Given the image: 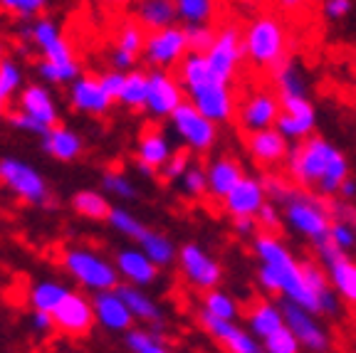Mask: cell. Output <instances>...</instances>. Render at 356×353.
<instances>
[{
    "label": "cell",
    "instance_id": "cell-1",
    "mask_svg": "<svg viewBox=\"0 0 356 353\" xmlns=\"http://www.w3.org/2000/svg\"><path fill=\"white\" fill-rule=\"evenodd\" d=\"M252 252L260 260L255 277L262 292L280 294L284 302H295L309 309L312 314H317V299L307 287L302 262L295 260L292 249L275 232H260L252 240Z\"/></svg>",
    "mask_w": 356,
    "mask_h": 353
},
{
    "label": "cell",
    "instance_id": "cell-2",
    "mask_svg": "<svg viewBox=\"0 0 356 353\" xmlns=\"http://www.w3.org/2000/svg\"><path fill=\"white\" fill-rule=\"evenodd\" d=\"M287 168L292 181L319 195H339L341 183L351 178L346 156L322 136H309L289 151Z\"/></svg>",
    "mask_w": 356,
    "mask_h": 353
},
{
    "label": "cell",
    "instance_id": "cell-3",
    "mask_svg": "<svg viewBox=\"0 0 356 353\" xmlns=\"http://www.w3.org/2000/svg\"><path fill=\"white\" fill-rule=\"evenodd\" d=\"M178 82L186 92V101H191L211 122L225 124L233 119L235 101L230 84L213 74L206 55L188 52L178 65Z\"/></svg>",
    "mask_w": 356,
    "mask_h": 353
},
{
    "label": "cell",
    "instance_id": "cell-4",
    "mask_svg": "<svg viewBox=\"0 0 356 353\" xmlns=\"http://www.w3.org/2000/svg\"><path fill=\"white\" fill-rule=\"evenodd\" d=\"M245 60L262 69H277L287 60V30L275 15H260L243 33Z\"/></svg>",
    "mask_w": 356,
    "mask_h": 353
},
{
    "label": "cell",
    "instance_id": "cell-5",
    "mask_svg": "<svg viewBox=\"0 0 356 353\" xmlns=\"http://www.w3.org/2000/svg\"><path fill=\"white\" fill-rule=\"evenodd\" d=\"M20 35L22 40H30L35 44V50H40L44 62H50V65H55L60 69L67 84H72L77 77H82L79 60L74 57L72 47H70V42L65 40L60 25L55 20L40 15L30 22L28 28H22Z\"/></svg>",
    "mask_w": 356,
    "mask_h": 353
},
{
    "label": "cell",
    "instance_id": "cell-6",
    "mask_svg": "<svg viewBox=\"0 0 356 353\" xmlns=\"http://www.w3.org/2000/svg\"><path fill=\"white\" fill-rule=\"evenodd\" d=\"M284 220L297 235L309 240L314 247L329 238L332 227V213L327 203L307 190H292L284 200Z\"/></svg>",
    "mask_w": 356,
    "mask_h": 353
},
{
    "label": "cell",
    "instance_id": "cell-7",
    "mask_svg": "<svg viewBox=\"0 0 356 353\" xmlns=\"http://www.w3.org/2000/svg\"><path fill=\"white\" fill-rule=\"evenodd\" d=\"M62 267L74 281H79L89 292H114L119 289V270L114 262L104 260L99 252L87 247H70L62 254Z\"/></svg>",
    "mask_w": 356,
    "mask_h": 353
},
{
    "label": "cell",
    "instance_id": "cell-8",
    "mask_svg": "<svg viewBox=\"0 0 356 353\" xmlns=\"http://www.w3.org/2000/svg\"><path fill=\"white\" fill-rule=\"evenodd\" d=\"M178 141L193 154H208L218 141V124L203 116L191 101H184L168 119Z\"/></svg>",
    "mask_w": 356,
    "mask_h": 353
},
{
    "label": "cell",
    "instance_id": "cell-9",
    "mask_svg": "<svg viewBox=\"0 0 356 353\" xmlns=\"http://www.w3.org/2000/svg\"><path fill=\"white\" fill-rule=\"evenodd\" d=\"M0 183L10 190L15 198H20L28 205H44L47 203V181L35 166H30L28 161L13 158V156H3L0 158Z\"/></svg>",
    "mask_w": 356,
    "mask_h": 353
},
{
    "label": "cell",
    "instance_id": "cell-10",
    "mask_svg": "<svg viewBox=\"0 0 356 353\" xmlns=\"http://www.w3.org/2000/svg\"><path fill=\"white\" fill-rule=\"evenodd\" d=\"M178 267H181L186 281H188L193 289L211 292V289L220 287L222 267L203 245H198V243L181 245V247H178Z\"/></svg>",
    "mask_w": 356,
    "mask_h": 353
},
{
    "label": "cell",
    "instance_id": "cell-11",
    "mask_svg": "<svg viewBox=\"0 0 356 353\" xmlns=\"http://www.w3.org/2000/svg\"><path fill=\"white\" fill-rule=\"evenodd\" d=\"M282 309H284V326L295 334L305 351L329 353L332 336H329L327 326L319 321L317 314H312L309 309H305V306H300L295 302H284V299H282Z\"/></svg>",
    "mask_w": 356,
    "mask_h": 353
},
{
    "label": "cell",
    "instance_id": "cell-12",
    "mask_svg": "<svg viewBox=\"0 0 356 353\" xmlns=\"http://www.w3.org/2000/svg\"><path fill=\"white\" fill-rule=\"evenodd\" d=\"M208 65H211L213 74L222 82L233 84L235 74L240 69V62L245 60V44L243 33L235 25H222L216 33V42L208 50Z\"/></svg>",
    "mask_w": 356,
    "mask_h": 353
},
{
    "label": "cell",
    "instance_id": "cell-13",
    "mask_svg": "<svg viewBox=\"0 0 356 353\" xmlns=\"http://www.w3.org/2000/svg\"><path fill=\"white\" fill-rule=\"evenodd\" d=\"M319 265L327 270L329 284L334 287V292L339 294L341 302L356 306V260H351L349 254L339 252L329 243V238L324 243H319L317 247Z\"/></svg>",
    "mask_w": 356,
    "mask_h": 353
},
{
    "label": "cell",
    "instance_id": "cell-14",
    "mask_svg": "<svg viewBox=\"0 0 356 353\" xmlns=\"http://www.w3.org/2000/svg\"><path fill=\"white\" fill-rule=\"evenodd\" d=\"M188 55V40H186V30L181 25H171V28L156 30L149 33L144 47V60L149 62L154 69H171L178 67L181 60Z\"/></svg>",
    "mask_w": 356,
    "mask_h": 353
},
{
    "label": "cell",
    "instance_id": "cell-15",
    "mask_svg": "<svg viewBox=\"0 0 356 353\" xmlns=\"http://www.w3.org/2000/svg\"><path fill=\"white\" fill-rule=\"evenodd\" d=\"M200 326L208 331V336L216 338L228 353H265L260 338L252 336L245 326H240L238 321H225L216 319V316L200 311L198 314Z\"/></svg>",
    "mask_w": 356,
    "mask_h": 353
},
{
    "label": "cell",
    "instance_id": "cell-16",
    "mask_svg": "<svg viewBox=\"0 0 356 353\" xmlns=\"http://www.w3.org/2000/svg\"><path fill=\"white\" fill-rule=\"evenodd\" d=\"M186 101V92L178 77L168 74L166 69L149 72V101L146 111L151 119H171V114Z\"/></svg>",
    "mask_w": 356,
    "mask_h": 353
},
{
    "label": "cell",
    "instance_id": "cell-17",
    "mask_svg": "<svg viewBox=\"0 0 356 353\" xmlns=\"http://www.w3.org/2000/svg\"><path fill=\"white\" fill-rule=\"evenodd\" d=\"M52 319H55L57 331L67 334V336H84L95 326L97 316L92 299H87L84 294L70 292L65 297V302L52 311Z\"/></svg>",
    "mask_w": 356,
    "mask_h": 353
},
{
    "label": "cell",
    "instance_id": "cell-18",
    "mask_svg": "<svg viewBox=\"0 0 356 353\" xmlns=\"http://www.w3.org/2000/svg\"><path fill=\"white\" fill-rule=\"evenodd\" d=\"M173 151L171 138L161 131V129H149L139 136V144H136V161L134 166L144 178H154L156 173H161V168L166 166Z\"/></svg>",
    "mask_w": 356,
    "mask_h": 353
},
{
    "label": "cell",
    "instance_id": "cell-19",
    "mask_svg": "<svg viewBox=\"0 0 356 353\" xmlns=\"http://www.w3.org/2000/svg\"><path fill=\"white\" fill-rule=\"evenodd\" d=\"M282 114V104H280V97L275 92H267V89H257L252 92L248 99L240 106V124H243L245 131H265V129H273L277 124V116Z\"/></svg>",
    "mask_w": 356,
    "mask_h": 353
},
{
    "label": "cell",
    "instance_id": "cell-20",
    "mask_svg": "<svg viewBox=\"0 0 356 353\" xmlns=\"http://www.w3.org/2000/svg\"><path fill=\"white\" fill-rule=\"evenodd\" d=\"M267 203V188L265 181L255 176H245L238 186L222 200V208L230 217H257L262 205Z\"/></svg>",
    "mask_w": 356,
    "mask_h": 353
},
{
    "label": "cell",
    "instance_id": "cell-21",
    "mask_svg": "<svg viewBox=\"0 0 356 353\" xmlns=\"http://www.w3.org/2000/svg\"><path fill=\"white\" fill-rule=\"evenodd\" d=\"M111 104H114V99L106 94L99 77H95V74H82L70 84V106L79 114L102 116L111 109Z\"/></svg>",
    "mask_w": 356,
    "mask_h": 353
},
{
    "label": "cell",
    "instance_id": "cell-22",
    "mask_svg": "<svg viewBox=\"0 0 356 353\" xmlns=\"http://www.w3.org/2000/svg\"><path fill=\"white\" fill-rule=\"evenodd\" d=\"M17 111L33 116L35 122H40L47 129L60 124L57 101H55V97H52L50 89H47V84H42V82L25 84V89H22L20 97H17Z\"/></svg>",
    "mask_w": 356,
    "mask_h": 353
},
{
    "label": "cell",
    "instance_id": "cell-23",
    "mask_svg": "<svg viewBox=\"0 0 356 353\" xmlns=\"http://www.w3.org/2000/svg\"><path fill=\"white\" fill-rule=\"evenodd\" d=\"M92 306H95L97 324L104 326L106 331L114 334H127L134 329V316L129 311L127 302L122 299V294L114 289V292H99L92 299Z\"/></svg>",
    "mask_w": 356,
    "mask_h": 353
},
{
    "label": "cell",
    "instance_id": "cell-24",
    "mask_svg": "<svg viewBox=\"0 0 356 353\" xmlns=\"http://www.w3.org/2000/svg\"><path fill=\"white\" fill-rule=\"evenodd\" d=\"M117 270L119 277L127 279V284L131 287H149L159 279V267L149 260V254H144V249L136 245V247H124L117 252Z\"/></svg>",
    "mask_w": 356,
    "mask_h": 353
},
{
    "label": "cell",
    "instance_id": "cell-25",
    "mask_svg": "<svg viewBox=\"0 0 356 353\" xmlns=\"http://www.w3.org/2000/svg\"><path fill=\"white\" fill-rule=\"evenodd\" d=\"M245 329L252 334L255 338L265 341L273 334H277L280 329H284V309L282 302H273V299H260L248 309L245 314Z\"/></svg>",
    "mask_w": 356,
    "mask_h": 353
},
{
    "label": "cell",
    "instance_id": "cell-26",
    "mask_svg": "<svg viewBox=\"0 0 356 353\" xmlns=\"http://www.w3.org/2000/svg\"><path fill=\"white\" fill-rule=\"evenodd\" d=\"M248 151H250L252 161L260 166H277L284 158H289V141L277 131V129H265V131H255L248 138Z\"/></svg>",
    "mask_w": 356,
    "mask_h": 353
},
{
    "label": "cell",
    "instance_id": "cell-27",
    "mask_svg": "<svg viewBox=\"0 0 356 353\" xmlns=\"http://www.w3.org/2000/svg\"><path fill=\"white\" fill-rule=\"evenodd\" d=\"M302 270H305L307 287H309V292L314 294V299H317V314L319 316L339 314L341 299H339V294L334 292L332 284H329L327 270H324L319 262H309V260L302 262Z\"/></svg>",
    "mask_w": 356,
    "mask_h": 353
},
{
    "label": "cell",
    "instance_id": "cell-28",
    "mask_svg": "<svg viewBox=\"0 0 356 353\" xmlns=\"http://www.w3.org/2000/svg\"><path fill=\"white\" fill-rule=\"evenodd\" d=\"M208 195L216 200H225L228 193L245 178L240 161L233 156H218L208 163Z\"/></svg>",
    "mask_w": 356,
    "mask_h": 353
},
{
    "label": "cell",
    "instance_id": "cell-29",
    "mask_svg": "<svg viewBox=\"0 0 356 353\" xmlns=\"http://www.w3.org/2000/svg\"><path fill=\"white\" fill-rule=\"evenodd\" d=\"M82 149H84L82 136H79L74 129L62 126V124L52 126L50 131L42 136V151L50 156V158L62 161V163L77 161L79 156H82Z\"/></svg>",
    "mask_w": 356,
    "mask_h": 353
},
{
    "label": "cell",
    "instance_id": "cell-30",
    "mask_svg": "<svg viewBox=\"0 0 356 353\" xmlns=\"http://www.w3.org/2000/svg\"><path fill=\"white\" fill-rule=\"evenodd\" d=\"M134 17H136L141 28H146L149 33H156V30L176 25L178 10L173 0H136Z\"/></svg>",
    "mask_w": 356,
    "mask_h": 353
},
{
    "label": "cell",
    "instance_id": "cell-31",
    "mask_svg": "<svg viewBox=\"0 0 356 353\" xmlns=\"http://www.w3.org/2000/svg\"><path fill=\"white\" fill-rule=\"evenodd\" d=\"M117 292L122 294V299L127 302L129 311H131V316L136 321H144V324H161V319H163L161 306H159V302L151 299L141 287L122 284Z\"/></svg>",
    "mask_w": 356,
    "mask_h": 353
},
{
    "label": "cell",
    "instance_id": "cell-32",
    "mask_svg": "<svg viewBox=\"0 0 356 353\" xmlns=\"http://www.w3.org/2000/svg\"><path fill=\"white\" fill-rule=\"evenodd\" d=\"M72 292V289H67L62 281L55 279H42V281H35L33 287H30V306L33 311H44V314H52V311L65 302L67 294Z\"/></svg>",
    "mask_w": 356,
    "mask_h": 353
},
{
    "label": "cell",
    "instance_id": "cell-33",
    "mask_svg": "<svg viewBox=\"0 0 356 353\" xmlns=\"http://www.w3.org/2000/svg\"><path fill=\"white\" fill-rule=\"evenodd\" d=\"M111 208H114V205H109V200H106V195L102 193V190H89V188H84V190H77V193L72 195V210L79 217H84V220H95V222L106 220Z\"/></svg>",
    "mask_w": 356,
    "mask_h": 353
},
{
    "label": "cell",
    "instance_id": "cell-34",
    "mask_svg": "<svg viewBox=\"0 0 356 353\" xmlns=\"http://www.w3.org/2000/svg\"><path fill=\"white\" fill-rule=\"evenodd\" d=\"M136 245L144 249V254H149V260L154 262L156 267H168L178 260V249H176V245H173V240L166 238V235L159 230H146V235Z\"/></svg>",
    "mask_w": 356,
    "mask_h": 353
},
{
    "label": "cell",
    "instance_id": "cell-35",
    "mask_svg": "<svg viewBox=\"0 0 356 353\" xmlns=\"http://www.w3.org/2000/svg\"><path fill=\"white\" fill-rule=\"evenodd\" d=\"M275 129L287 138L289 144H302L317 129V114H287V111H282L277 116Z\"/></svg>",
    "mask_w": 356,
    "mask_h": 353
},
{
    "label": "cell",
    "instance_id": "cell-36",
    "mask_svg": "<svg viewBox=\"0 0 356 353\" xmlns=\"http://www.w3.org/2000/svg\"><path fill=\"white\" fill-rule=\"evenodd\" d=\"M117 101L129 111L146 109V101H149V72H141V69L127 72V82H124V89Z\"/></svg>",
    "mask_w": 356,
    "mask_h": 353
},
{
    "label": "cell",
    "instance_id": "cell-37",
    "mask_svg": "<svg viewBox=\"0 0 356 353\" xmlns=\"http://www.w3.org/2000/svg\"><path fill=\"white\" fill-rule=\"evenodd\" d=\"M275 84H277L280 97H305L307 94V82L305 72L295 60H284L282 65L275 69Z\"/></svg>",
    "mask_w": 356,
    "mask_h": 353
},
{
    "label": "cell",
    "instance_id": "cell-38",
    "mask_svg": "<svg viewBox=\"0 0 356 353\" xmlns=\"http://www.w3.org/2000/svg\"><path fill=\"white\" fill-rule=\"evenodd\" d=\"M200 311H206V314L216 316V319H225V321H238V314H240V306L228 292H222L220 287L218 289H211L206 292L203 297V306Z\"/></svg>",
    "mask_w": 356,
    "mask_h": 353
},
{
    "label": "cell",
    "instance_id": "cell-39",
    "mask_svg": "<svg viewBox=\"0 0 356 353\" xmlns=\"http://www.w3.org/2000/svg\"><path fill=\"white\" fill-rule=\"evenodd\" d=\"M106 222L111 225V230H117L119 235L134 240V243H139V240L146 235V230H149V227H146L144 222L139 220V217L134 215L131 210L122 208V205H114V208H111Z\"/></svg>",
    "mask_w": 356,
    "mask_h": 353
},
{
    "label": "cell",
    "instance_id": "cell-40",
    "mask_svg": "<svg viewBox=\"0 0 356 353\" xmlns=\"http://www.w3.org/2000/svg\"><path fill=\"white\" fill-rule=\"evenodd\" d=\"M184 25H208L216 15V0H173Z\"/></svg>",
    "mask_w": 356,
    "mask_h": 353
},
{
    "label": "cell",
    "instance_id": "cell-41",
    "mask_svg": "<svg viewBox=\"0 0 356 353\" xmlns=\"http://www.w3.org/2000/svg\"><path fill=\"white\" fill-rule=\"evenodd\" d=\"M25 89V72L15 60L6 57L0 62V94L6 97L8 101L20 97V92Z\"/></svg>",
    "mask_w": 356,
    "mask_h": 353
},
{
    "label": "cell",
    "instance_id": "cell-42",
    "mask_svg": "<svg viewBox=\"0 0 356 353\" xmlns=\"http://www.w3.org/2000/svg\"><path fill=\"white\" fill-rule=\"evenodd\" d=\"M146 28H141L139 22L131 20V22H124L122 28L117 30V50H124L129 55L139 57L144 55V47H146Z\"/></svg>",
    "mask_w": 356,
    "mask_h": 353
},
{
    "label": "cell",
    "instance_id": "cell-43",
    "mask_svg": "<svg viewBox=\"0 0 356 353\" xmlns=\"http://www.w3.org/2000/svg\"><path fill=\"white\" fill-rule=\"evenodd\" d=\"M102 193L114 195L117 200H134L139 195V188L124 171H106L102 176Z\"/></svg>",
    "mask_w": 356,
    "mask_h": 353
},
{
    "label": "cell",
    "instance_id": "cell-44",
    "mask_svg": "<svg viewBox=\"0 0 356 353\" xmlns=\"http://www.w3.org/2000/svg\"><path fill=\"white\" fill-rule=\"evenodd\" d=\"M178 188H181V193H184L186 198H191V200H198V198H203V195H208V173H206V168H200L198 163H193V166L184 173V178L178 181Z\"/></svg>",
    "mask_w": 356,
    "mask_h": 353
},
{
    "label": "cell",
    "instance_id": "cell-45",
    "mask_svg": "<svg viewBox=\"0 0 356 353\" xmlns=\"http://www.w3.org/2000/svg\"><path fill=\"white\" fill-rule=\"evenodd\" d=\"M329 243L339 252L349 254L351 249H356V227L354 222H349L346 217H334L332 227H329Z\"/></svg>",
    "mask_w": 356,
    "mask_h": 353
},
{
    "label": "cell",
    "instance_id": "cell-46",
    "mask_svg": "<svg viewBox=\"0 0 356 353\" xmlns=\"http://www.w3.org/2000/svg\"><path fill=\"white\" fill-rule=\"evenodd\" d=\"M186 40H188V52H198V55H208V50L216 42V33L211 25H184Z\"/></svg>",
    "mask_w": 356,
    "mask_h": 353
},
{
    "label": "cell",
    "instance_id": "cell-47",
    "mask_svg": "<svg viewBox=\"0 0 356 353\" xmlns=\"http://www.w3.org/2000/svg\"><path fill=\"white\" fill-rule=\"evenodd\" d=\"M262 348H265V353H302L305 351L302 343L297 341V336L289 331L287 326L280 329L277 334H273L270 338H265V341H262Z\"/></svg>",
    "mask_w": 356,
    "mask_h": 353
},
{
    "label": "cell",
    "instance_id": "cell-48",
    "mask_svg": "<svg viewBox=\"0 0 356 353\" xmlns=\"http://www.w3.org/2000/svg\"><path fill=\"white\" fill-rule=\"evenodd\" d=\"M50 0H0V8L15 17H40Z\"/></svg>",
    "mask_w": 356,
    "mask_h": 353
},
{
    "label": "cell",
    "instance_id": "cell-49",
    "mask_svg": "<svg viewBox=\"0 0 356 353\" xmlns=\"http://www.w3.org/2000/svg\"><path fill=\"white\" fill-rule=\"evenodd\" d=\"M191 166H193V163H191L188 151H176V154L171 156V161L161 168V178H166V181H171V183H178Z\"/></svg>",
    "mask_w": 356,
    "mask_h": 353
},
{
    "label": "cell",
    "instance_id": "cell-50",
    "mask_svg": "<svg viewBox=\"0 0 356 353\" xmlns=\"http://www.w3.org/2000/svg\"><path fill=\"white\" fill-rule=\"evenodd\" d=\"M8 122H10L13 129H17V131H22V133H30V136H44V133L50 131L47 126H42L40 122H35L33 116L22 114V111H17V109L8 114Z\"/></svg>",
    "mask_w": 356,
    "mask_h": 353
},
{
    "label": "cell",
    "instance_id": "cell-51",
    "mask_svg": "<svg viewBox=\"0 0 356 353\" xmlns=\"http://www.w3.org/2000/svg\"><path fill=\"white\" fill-rule=\"evenodd\" d=\"M351 10H354V0H322V15L329 22L344 20Z\"/></svg>",
    "mask_w": 356,
    "mask_h": 353
},
{
    "label": "cell",
    "instance_id": "cell-52",
    "mask_svg": "<svg viewBox=\"0 0 356 353\" xmlns=\"http://www.w3.org/2000/svg\"><path fill=\"white\" fill-rule=\"evenodd\" d=\"M280 104H282V111H287V114H317V106L307 94L305 97H280Z\"/></svg>",
    "mask_w": 356,
    "mask_h": 353
},
{
    "label": "cell",
    "instance_id": "cell-53",
    "mask_svg": "<svg viewBox=\"0 0 356 353\" xmlns=\"http://www.w3.org/2000/svg\"><path fill=\"white\" fill-rule=\"evenodd\" d=\"M99 82H102V87L106 89V94H109L111 99L117 101L119 94H122V89H124V82H127V72H119V69H106V72L99 74Z\"/></svg>",
    "mask_w": 356,
    "mask_h": 353
},
{
    "label": "cell",
    "instance_id": "cell-54",
    "mask_svg": "<svg viewBox=\"0 0 356 353\" xmlns=\"http://www.w3.org/2000/svg\"><path fill=\"white\" fill-rule=\"evenodd\" d=\"M233 232L238 235V238H252L255 240L257 235H260V222H257V217H235Z\"/></svg>",
    "mask_w": 356,
    "mask_h": 353
},
{
    "label": "cell",
    "instance_id": "cell-55",
    "mask_svg": "<svg viewBox=\"0 0 356 353\" xmlns=\"http://www.w3.org/2000/svg\"><path fill=\"white\" fill-rule=\"evenodd\" d=\"M257 222L265 232H277L280 227V215H277V208L273 203H265L262 210L257 213Z\"/></svg>",
    "mask_w": 356,
    "mask_h": 353
},
{
    "label": "cell",
    "instance_id": "cell-56",
    "mask_svg": "<svg viewBox=\"0 0 356 353\" xmlns=\"http://www.w3.org/2000/svg\"><path fill=\"white\" fill-rule=\"evenodd\" d=\"M109 62H111V69H119V72H131L134 65H136V57L114 47V50H111V55H109Z\"/></svg>",
    "mask_w": 356,
    "mask_h": 353
},
{
    "label": "cell",
    "instance_id": "cell-57",
    "mask_svg": "<svg viewBox=\"0 0 356 353\" xmlns=\"http://www.w3.org/2000/svg\"><path fill=\"white\" fill-rule=\"evenodd\" d=\"M30 326H33L35 334H50L57 329L52 314H44V311H33V316H30Z\"/></svg>",
    "mask_w": 356,
    "mask_h": 353
},
{
    "label": "cell",
    "instance_id": "cell-58",
    "mask_svg": "<svg viewBox=\"0 0 356 353\" xmlns=\"http://www.w3.org/2000/svg\"><path fill=\"white\" fill-rule=\"evenodd\" d=\"M339 198L341 200H354L356 198V181L354 178H346L339 188Z\"/></svg>",
    "mask_w": 356,
    "mask_h": 353
},
{
    "label": "cell",
    "instance_id": "cell-59",
    "mask_svg": "<svg viewBox=\"0 0 356 353\" xmlns=\"http://www.w3.org/2000/svg\"><path fill=\"white\" fill-rule=\"evenodd\" d=\"M139 353H171V348H166V346H163V343H161V338L156 336L154 341H151V343H146V346L141 348Z\"/></svg>",
    "mask_w": 356,
    "mask_h": 353
},
{
    "label": "cell",
    "instance_id": "cell-60",
    "mask_svg": "<svg viewBox=\"0 0 356 353\" xmlns=\"http://www.w3.org/2000/svg\"><path fill=\"white\" fill-rule=\"evenodd\" d=\"M309 0H277V6L282 8V10L292 13V10H300L302 6H307Z\"/></svg>",
    "mask_w": 356,
    "mask_h": 353
},
{
    "label": "cell",
    "instance_id": "cell-61",
    "mask_svg": "<svg viewBox=\"0 0 356 353\" xmlns=\"http://www.w3.org/2000/svg\"><path fill=\"white\" fill-rule=\"evenodd\" d=\"M6 114H8V99L3 97V94H0V119H3Z\"/></svg>",
    "mask_w": 356,
    "mask_h": 353
},
{
    "label": "cell",
    "instance_id": "cell-62",
    "mask_svg": "<svg viewBox=\"0 0 356 353\" xmlns=\"http://www.w3.org/2000/svg\"><path fill=\"white\" fill-rule=\"evenodd\" d=\"M102 3H106V6L119 8V6H127V3H131V0H102Z\"/></svg>",
    "mask_w": 356,
    "mask_h": 353
},
{
    "label": "cell",
    "instance_id": "cell-63",
    "mask_svg": "<svg viewBox=\"0 0 356 353\" xmlns=\"http://www.w3.org/2000/svg\"><path fill=\"white\" fill-rule=\"evenodd\" d=\"M6 60V44H3V40H0V62Z\"/></svg>",
    "mask_w": 356,
    "mask_h": 353
}]
</instances>
